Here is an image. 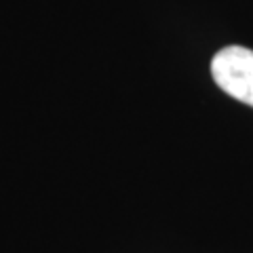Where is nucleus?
<instances>
[{"label": "nucleus", "instance_id": "f257e3e1", "mask_svg": "<svg viewBox=\"0 0 253 253\" xmlns=\"http://www.w3.org/2000/svg\"><path fill=\"white\" fill-rule=\"evenodd\" d=\"M215 84L241 104L253 108V51L247 46H224L211 59Z\"/></svg>", "mask_w": 253, "mask_h": 253}]
</instances>
